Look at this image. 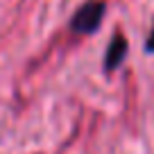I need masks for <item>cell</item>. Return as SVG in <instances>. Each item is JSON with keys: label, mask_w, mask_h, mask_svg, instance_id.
<instances>
[{"label": "cell", "mask_w": 154, "mask_h": 154, "mask_svg": "<svg viewBox=\"0 0 154 154\" xmlns=\"http://www.w3.org/2000/svg\"><path fill=\"white\" fill-rule=\"evenodd\" d=\"M102 14H104V5L97 0H91L77 9L75 18H72V29L75 32H93L100 25Z\"/></svg>", "instance_id": "obj_1"}, {"label": "cell", "mask_w": 154, "mask_h": 154, "mask_svg": "<svg viewBox=\"0 0 154 154\" xmlns=\"http://www.w3.org/2000/svg\"><path fill=\"white\" fill-rule=\"evenodd\" d=\"M125 50H127V41L122 36H118L116 34L113 38H111V43H109V50H106V59H104V66L109 68H116L118 63L122 61V57H125Z\"/></svg>", "instance_id": "obj_2"}, {"label": "cell", "mask_w": 154, "mask_h": 154, "mask_svg": "<svg viewBox=\"0 0 154 154\" xmlns=\"http://www.w3.org/2000/svg\"><path fill=\"white\" fill-rule=\"evenodd\" d=\"M147 50H154V29H152V36L147 38Z\"/></svg>", "instance_id": "obj_3"}]
</instances>
